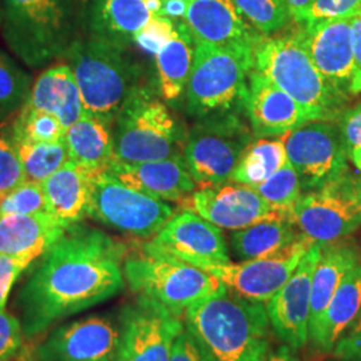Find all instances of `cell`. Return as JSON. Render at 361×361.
I'll list each match as a JSON object with an SVG mask.
<instances>
[{
    "label": "cell",
    "instance_id": "cell-1",
    "mask_svg": "<svg viewBox=\"0 0 361 361\" xmlns=\"http://www.w3.org/2000/svg\"><path fill=\"white\" fill-rule=\"evenodd\" d=\"M126 252L106 233L79 222L70 225L19 292L23 332L39 335L121 292Z\"/></svg>",
    "mask_w": 361,
    "mask_h": 361
},
{
    "label": "cell",
    "instance_id": "cell-2",
    "mask_svg": "<svg viewBox=\"0 0 361 361\" xmlns=\"http://www.w3.org/2000/svg\"><path fill=\"white\" fill-rule=\"evenodd\" d=\"M269 316L262 302L225 288L185 312V326L212 361H268Z\"/></svg>",
    "mask_w": 361,
    "mask_h": 361
},
{
    "label": "cell",
    "instance_id": "cell-3",
    "mask_svg": "<svg viewBox=\"0 0 361 361\" xmlns=\"http://www.w3.org/2000/svg\"><path fill=\"white\" fill-rule=\"evenodd\" d=\"M86 20V0H3L4 40L32 68L63 58Z\"/></svg>",
    "mask_w": 361,
    "mask_h": 361
},
{
    "label": "cell",
    "instance_id": "cell-4",
    "mask_svg": "<svg viewBox=\"0 0 361 361\" xmlns=\"http://www.w3.org/2000/svg\"><path fill=\"white\" fill-rule=\"evenodd\" d=\"M63 58L77 79L85 113L111 126L141 86L140 66L126 47L94 38L79 39Z\"/></svg>",
    "mask_w": 361,
    "mask_h": 361
},
{
    "label": "cell",
    "instance_id": "cell-5",
    "mask_svg": "<svg viewBox=\"0 0 361 361\" xmlns=\"http://www.w3.org/2000/svg\"><path fill=\"white\" fill-rule=\"evenodd\" d=\"M255 70L288 92L312 121L334 119L345 98V92L313 63L301 31L259 39L255 49Z\"/></svg>",
    "mask_w": 361,
    "mask_h": 361
},
{
    "label": "cell",
    "instance_id": "cell-6",
    "mask_svg": "<svg viewBox=\"0 0 361 361\" xmlns=\"http://www.w3.org/2000/svg\"><path fill=\"white\" fill-rule=\"evenodd\" d=\"M123 276L138 296L152 298L180 316L226 288L217 277L152 243L125 258Z\"/></svg>",
    "mask_w": 361,
    "mask_h": 361
},
{
    "label": "cell",
    "instance_id": "cell-7",
    "mask_svg": "<svg viewBox=\"0 0 361 361\" xmlns=\"http://www.w3.org/2000/svg\"><path fill=\"white\" fill-rule=\"evenodd\" d=\"M113 131L116 161L141 164L182 157L188 135L153 90L140 86L123 104Z\"/></svg>",
    "mask_w": 361,
    "mask_h": 361
},
{
    "label": "cell",
    "instance_id": "cell-8",
    "mask_svg": "<svg viewBox=\"0 0 361 361\" xmlns=\"http://www.w3.org/2000/svg\"><path fill=\"white\" fill-rule=\"evenodd\" d=\"M255 56L225 47L195 42L188 82V110L198 118L237 113L245 107L247 75Z\"/></svg>",
    "mask_w": 361,
    "mask_h": 361
},
{
    "label": "cell",
    "instance_id": "cell-9",
    "mask_svg": "<svg viewBox=\"0 0 361 361\" xmlns=\"http://www.w3.org/2000/svg\"><path fill=\"white\" fill-rule=\"evenodd\" d=\"M188 134L183 159L201 189L231 180L246 147L252 142L250 130L235 113L201 118Z\"/></svg>",
    "mask_w": 361,
    "mask_h": 361
},
{
    "label": "cell",
    "instance_id": "cell-10",
    "mask_svg": "<svg viewBox=\"0 0 361 361\" xmlns=\"http://www.w3.org/2000/svg\"><path fill=\"white\" fill-rule=\"evenodd\" d=\"M87 216L116 231L149 238L166 225L174 216V209L104 171L91 180Z\"/></svg>",
    "mask_w": 361,
    "mask_h": 361
},
{
    "label": "cell",
    "instance_id": "cell-11",
    "mask_svg": "<svg viewBox=\"0 0 361 361\" xmlns=\"http://www.w3.org/2000/svg\"><path fill=\"white\" fill-rule=\"evenodd\" d=\"M297 228L313 243L340 241L361 225V200L348 173L301 194L293 212Z\"/></svg>",
    "mask_w": 361,
    "mask_h": 361
},
{
    "label": "cell",
    "instance_id": "cell-12",
    "mask_svg": "<svg viewBox=\"0 0 361 361\" xmlns=\"http://www.w3.org/2000/svg\"><path fill=\"white\" fill-rule=\"evenodd\" d=\"M279 138L307 192L348 173L349 157L340 129L329 121H308Z\"/></svg>",
    "mask_w": 361,
    "mask_h": 361
},
{
    "label": "cell",
    "instance_id": "cell-13",
    "mask_svg": "<svg viewBox=\"0 0 361 361\" xmlns=\"http://www.w3.org/2000/svg\"><path fill=\"white\" fill-rule=\"evenodd\" d=\"M180 317L147 297L125 305L118 316V361H170L173 344L185 329Z\"/></svg>",
    "mask_w": 361,
    "mask_h": 361
},
{
    "label": "cell",
    "instance_id": "cell-14",
    "mask_svg": "<svg viewBox=\"0 0 361 361\" xmlns=\"http://www.w3.org/2000/svg\"><path fill=\"white\" fill-rule=\"evenodd\" d=\"M314 243L302 233L295 243L267 257L246 259L241 264L213 267L207 273L217 277L235 295L256 302H269Z\"/></svg>",
    "mask_w": 361,
    "mask_h": 361
},
{
    "label": "cell",
    "instance_id": "cell-15",
    "mask_svg": "<svg viewBox=\"0 0 361 361\" xmlns=\"http://www.w3.org/2000/svg\"><path fill=\"white\" fill-rule=\"evenodd\" d=\"M118 319L90 316L56 328L37 350L38 361H118Z\"/></svg>",
    "mask_w": 361,
    "mask_h": 361
},
{
    "label": "cell",
    "instance_id": "cell-16",
    "mask_svg": "<svg viewBox=\"0 0 361 361\" xmlns=\"http://www.w3.org/2000/svg\"><path fill=\"white\" fill-rule=\"evenodd\" d=\"M322 246L317 243L312 245L267 308L274 334L292 350L305 347L310 340L312 279Z\"/></svg>",
    "mask_w": 361,
    "mask_h": 361
},
{
    "label": "cell",
    "instance_id": "cell-17",
    "mask_svg": "<svg viewBox=\"0 0 361 361\" xmlns=\"http://www.w3.org/2000/svg\"><path fill=\"white\" fill-rule=\"evenodd\" d=\"M152 244L202 271L231 264L221 228L189 210L169 219Z\"/></svg>",
    "mask_w": 361,
    "mask_h": 361
},
{
    "label": "cell",
    "instance_id": "cell-18",
    "mask_svg": "<svg viewBox=\"0 0 361 361\" xmlns=\"http://www.w3.org/2000/svg\"><path fill=\"white\" fill-rule=\"evenodd\" d=\"M180 202L186 210L229 231L245 229L262 219L286 217L274 212L255 188L235 182L200 189Z\"/></svg>",
    "mask_w": 361,
    "mask_h": 361
},
{
    "label": "cell",
    "instance_id": "cell-19",
    "mask_svg": "<svg viewBox=\"0 0 361 361\" xmlns=\"http://www.w3.org/2000/svg\"><path fill=\"white\" fill-rule=\"evenodd\" d=\"M185 25L195 42L255 56L257 32L245 22L233 0H189Z\"/></svg>",
    "mask_w": 361,
    "mask_h": 361
},
{
    "label": "cell",
    "instance_id": "cell-20",
    "mask_svg": "<svg viewBox=\"0 0 361 361\" xmlns=\"http://www.w3.org/2000/svg\"><path fill=\"white\" fill-rule=\"evenodd\" d=\"M352 19L323 20L300 30L313 63L343 92L350 89L355 73Z\"/></svg>",
    "mask_w": 361,
    "mask_h": 361
},
{
    "label": "cell",
    "instance_id": "cell-21",
    "mask_svg": "<svg viewBox=\"0 0 361 361\" xmlns=\"http://www.w3.org/2000/svg\"><path fill=\"white\" fill-rule=\"evenodd\" d=\"M246 111L259 138L281 137L312 121L288 92L256 70L249 74Z\"/></svg>",
    "mask_w": 361,
    "mask_h": 361
},
{
    "label": "cell",
    "instance_id": "cell-22",
    "mask_svg": "<svg viewBox=\"0 0 361 361\" xmlns=\"http://www.w3.org/2000/svg\"><path fill=\"white\" fill-rule=\"evenodd\" d=\"M107 171L130 188L162 201L180 202L197 186L183 157L141 164L116 161Z\"/></svg>",
    "mask_w": 361,
    "mask_h": 361
},
{
    "label": "cell",
    "instance_id": "cell-23",
    "mask_svg": "<svg viewBox=\"0 0 361 361\" xmlns=\"http://www.w3.org/2000/svg\"><path fill=\"white\" fill-rule=\"evenodd\" d=\"M70 226L49 212L0 219V255L25 258L31 264L43 256Z\"/></svg>",
    "mask_w": 361,
    "mask_h": 361
},
{
    "label": "cell",
    "instance_id": "cell-24",
    "mask_svg": "<svg viewBox=\"0 0 361 361\" xmlns=\"http://www.w3.org/2000/svg\"><path fill=\"white\" fill-rule=\"evenodd\" d=\"M154 16L147 0H91L86 26L90 38L126 47Z\"/></svg>",
    "mask_w": 361,
    "mask_h": 361
},
{
    "label": "cell",
    "instance_id": "cell-25",
    "mask_svg": "<svg viewBox=\"0 0 361 361\" xmlns=\"http://www.w3.org/2000/svg\"><path fill=\"white\" fill-rule=\"evenodd\" d=\"M23 107L56 116L66 130L86 114L77 79L68 63L44 70L35 80Z\"/></svg>",
    "mask_w": 361,
    "mask_h": 361
},
{
    "label": "cell",
    "instance_id": "cell-26",
    "mask_svg": "<svg viewBox=\"0 0 361 361\" xmlns=\"http://www.w3.org/2000/svg\"><path fill=\"white\" fill-rule=\"evenodd\" d=\"M361 313V261L345 274L317 326L310 334L314 348L334 352L336 344Z\"/></svg>",
    "mask_w": 361,
    "mask_h": 361
},
{
    "label": "cell",
    "instance_id": "cell-27",
    "mask_svg": "<svg viewBox=\"0 0 361 361\" xmlns=\"http://www.w3.org/2000/svg\"><path fill=\"white\" fill-rule=\"evenodd\" d=\"M92 174L70 159L42 182L46 212L67 224H78L87 216Z\"/></svg>",
    "mask_w": 361,
    "mask_h": 361
},
{
    "label": "cell",
    "instance_id": "cell-28",
    "mask_svg": "<svg viewBox=\"0 0 361 361\" xmlns=\"http://www.w3.org/2000/svg\"><path fill=\"white\" fill-rule=\"evenodd\" d=\"M360 261L359 247L350 243L340 240L322 246L320 258L312 279L310 334L317 326L324 310L345 274Z\"/></svg>",
    "mask_w": 361,
    "mask_h": 361
},
{
    "label": "cell",
    "instance_id": "cell-29",
    "mask_svg": "<svg viewBox=\"0 0 361 361\" xmlns=\"http://www.w3.org/2000/svg\"><path fill=\"white\" fill-rule=\"evenodd\" d=\"M65 141L68 159L92 176L107 171L116 162L110 126L87 114L66 130Z\"/></svg>",
    "mask_w": 361,
    "mask_h": 361
},
{
    "label": "cell",
    "instance_id": "cell-30",
    "mask_svg": "<svg viewBox=\"0 0 361 361\" xmlns=\"http://www.w3.org/2000/svg\"><path fill=\"white\" fill-rule=\"evenodd\" d=\"M195 40L185 23L176 25V34L155 54L159 92L166 101L178 99L188 87L194 62Z\"/></svg>",
    "mask_w": 361,
    "mask_h": 361
},
{
    "label": "cell",
    "instance_id": "cell-31",
    "mask_svg": "<svg viewBox=\"0 0 361 361\" xmlns=\"http://www.w3.org/2000/svg\"><path fill=\"white\" fill-rule=\"evenodd\" d=\"M300 234L293 219L271 217L233 233L232 246L244 261L267 257L295 243Z\"/></svg>",
    "mask_w": 361,
    "mask_h": 361
},
{
    "label": "cell",
    "instance_id": "cell-32",
    "mask_svg": "<svg viewBox=\"0 0 361 361\" xmlns=\"http://www.w3.org/2000/svg\"><path fill=\"white\" fill-rule=\"evenodd\" d=\"M288 162L284 143L280 138H258L250 142L241 157L231 180L249 186L268 180Z\"/></svg>",
    "mask_w": 361,
    "mask_h": 361
},
{
    "label": "cell",
    "instance_id": "cell-33",
    "mask_svg": "<svg viewBox=\"0 0 361 361\" xmlns=\"http://www.w3.org/2000/svg\"><path fill=\"white\" fill-rule=\"evenodd\" d=\"M252 188L261 194L274 212L293 219L295 207L302 194V185L296 169L289 162L271 174L268 180Z\"/></svg>",
    "mask_w": 361,
    "mask_h": 361
},
{
    "label": "cell",
    "instance_id": "cell-34",
    "mask_svg": "<svg viewBox=\"0 0 361 361\" xmlns=\"http://www.w3.org/2000/svg\"><path fill=\"white\" fill-rule=\"evenodd\" d=\"M27 180L43 182L68 161L66 141L52 143H15Z\"/></svg>",
    "mask_w": 361,
    "mask_h": 361
},
{
    "label": "cell",
    "instance_id": "cell-35",
    "mask_svg": "<svg viewBox=\"0 0 361 361\" xmlns=\"http://www.w3.org/2000/svg\"><path fill=\"white\" fill-rule=\"evenodd\" d=\"M66 129L52 114L22 107L13 123L15 143H52L65 140Z\"/></svg>",
    "mask_w": 361,
    "mask_h": 361
},
{
    "label": "cell",
    "instance_id": "cell-36",
    "mask_svg": "<svg viewBox=\"0 0 361 361\" xmlns=\"http://www.w3.org/2000/svg\"><path fill=\"white\" fill-rule=\"evenodd\" d=\"M31 89L30 75L0 51V121L22 110Z\"/></svg>",
    "mask_w": 361,
    "mask_h": 361
},
{
    "label": "cell",
    "instance_id": "cell-37",
    "mask_svg": "<svg viewBox=\"0 0 361 361\" xmlns=\"http://www.w3.org/2000/svg\"><path fill=\"white\" fill-rule=\"evenodd\" d=\"M238 11L262 35H271L288 25L290 15L283 0H233Z\"/></svg>",
    "mask_w": 361,
    "mask_h": 361
},
{
    "label": "cell",
    "instance_id": "cell-38",
    "mask_svg": "<svg viewBox=\"0 0 361 361\" xmlns=\"http://www.w3.org/2000/svg\"><path fill=\"white\" fill-rule=\"evenodd\" d=\"M46 212L42 182L27 180L11 192L0 197V219L15 214H35Z\"/></svg>",
    "mask_w": 361,
    "mask_h": 361
},
{
    "label": "cell",
    "instance_id": "cell-39",
    "mask_svg": "<svg viewBox=\"0 0 361 361\" xmlns=\"http://www.w3.org/2000/svg\"><path fill=\"white\" fill-rule=\"evenodd\" d=\"M26 180V170L16 145L0 135V197Z\"/></svg>",
    "mask_w": 361,
    "mask_h": 361
},
{
    "label": "cell",
    "instance_id": "cell-40",
    "mask_svg": "<svg viewBox=\"0 0 361 361\" xmlns=\"http://www.w3.org/2000/svg\"><path fill=\"white\" fill-rule=\"evenodd\" d=\"M361 11V0H313L302 27L323 20L352 19Z\"/></svg>",
    "mask_w": 361,
    "mask_h": 361
},
{
    "label": "cell",
    "instance_id": "cell-41",
    "mask_svg": "<svg viewBox=\"0 0 361 361\" xmlns=\"http://www.w3.org/2000/svg\"><path fill=\"white\" fill-rule=\"evenodd\" d=\"M176 34V25L171 19L155 15L152 22L135 37L134 42L143 51L157 54Z\"/></svg>",
    "mask_w": 361,
    "mask_h": 361
},
{
    "label": "cell",
    "instance_id": "cell-42",
    "mask_svg": "<svg viewBox=\"0 0 361 361\" xmlns=\"http://www.w3.org/2000/svg\"><path fill=\"white\" fill-rule=\"evenodd\" d=\"M22 325L11 313L0 310V359L15 356L22 349Z\"/></svg>",
    "mask_w": 361,
    "mask_h": 361
},
{
    "label": "cell",
    "instance_id": "cell-43",
    "mask_svg": "<svg viewBox=\"0 0 361 361\" xmlns=\"http://www.w3.org/2000/svg\"><path fill=\"white\" fill-rule=\"evenodd\" d=\"M25 258L0 255V310H4L6 302L16 279L30 267Z\"/></svg>",
    "mask_w": 361,
    "mask_h": 361
},
{
    "label": "cell",
    "instance_id": "cell-44",
    "mask_svg": "<svg viewBox=\"0 0 361 361\" xmlns=\"http://www.w3.org/2000/svg\"><path fill=\"white\" fill-rule=\"evenodd\" d=\"M340 134L347 153L361 147V104L350 107L340 118Z\"/></svg>",
    "mask_w": 361,
    "mask_h": 361
},
{
    "label": "cell",
    "instance_id": "cell-45",
    "mask_svg": "<svg viewBox=\"0 0 361 361\" xmlns=\"http://www.w3.org/2000/svg\"><path fill=\"white\" fill-rule=\"evenodd\" d=\"M334 355L341 361H361V313L336 344Z\"/></svg>",
    "mask_w": 361,
    "mask_h": 361
},
{
    "label": "cell",
    "instance_id": "cell-46",
    "mask_svg": "<svg viewBox=\"0 0 361 361\" xmlns=\"http://www.w3.org/2000/svg\"><path fill=\"white\" fill-rule=\"evenodd\" d=\"M170 361H212V359L185 328L173 344Z\"/></svg>",
    "mask_w": 361,
    "mask_h": 361
},
{
    "label": "cell",
    "instance_id": "cell-47",
    "mask_svg": "<svg viewBox=\"0 0 361 361\" xmlns=\"http://www.w3.org/2000/svg\"><path fill=\"white\" fill-rule=\"evenodd\" d=\"M352 49L355 59V73L349 92H361V11L352 19Z\"/></svg>",
    "mask_w": 361,
    "mask_h": 361
},
{
    "label": "cell",
    "instance_id": "cell-48",
    "mask_svg": "<svg viewBox=\"0 0 361 361\" xmlns=\"http://www.w3.org/2000/svg\"><path fill=\"white\" fill-rule=\"evenodd\" d=\"M188 6H189V0H162L159 16H165L169 19L185 18Z\"/></svg>",
    "mask_w": 361,
    "mask_h": 361
},
{
    "label": "cell",
    "instance_id": "cell-49",
    "mask_svg": "<svg viewBox=\"0 0 361 361\" xmlns=\"http://www.w3.org/2000/svg\"><path fill=\"white\" fill-rule=\"evenodd\" d=\"M289 11V15L292 19H295L297 23L302 25L305 15L308 13L313 0H283Z\"/></svg>",
    "mask_w": 361,
    "mask_h": 361
},
{
    "label": "cell",
    "instance_id": "cell-50",
    "mask_svg": "<svg viewBox=\"0 0 361 361\" xmlns=\"http://www.w3.org/2000/svg\"><path fill=\"white\" fill-rule=\"evenodd\" d=\"M268 361H300L296 356L293 355L292 349L288 348L286 345L277 349L276 352H273L269 355Z\"/></svg>",
    "mask_w": 361,
    "mask_h": 361
},
{
    "label": "cell",
    "instance_id": "cell-51",
    "mask_svg": "<svg viewBox=\"0 0 361 361\" xmlns=\"http://www.w3.org/2000/svg\"><path fill=\"white\" fill-rule=\"evenodd\" d=\"M0 361H32V357H30V352L20 349L15 356L7 357V359H0Z\"/></svg>",
    "mask_w": 361,
    "mask_h": 361
},
{
    "label": "cell",
    "instance_id": "cell-52",
    "mask_svg": "<svg viewBox=\"0 0 361 361\" xmlns=\"http://www.w3.org/2000/svg\"><path fill=\"white\" fill-rule=\"evenodd\" d=\"M348 157L349 159L353 162V165L361 171V147L355 149L353 152H350Z\"/></svg>",
    "mask_w": 361,
    "mask_h": 361
},
{
    "label": "cell",
    "instance_id": "cell-53",
    "mask_svg": "<svg viewBox=\"0 0 361 361\" xmlns=\"http://www.w3.org/2000/svg\"><path fill=\"white\" fill-rule=\"evenodd\" d=\"M355 183H356V190H357L361 200V176H359V177L355 176Z\"/></svg>",
    "mask_w": 361,
    "mask_h": 361
},
{
    "label": "cell",
    "instance_id": "cell-54",
    "mask_svg": "<svg viewBox=\"0 0 361 361\" xmlns=\"http://www.w3.org/2000/svg\"><path fill=\"white\" fill-rule=\"evenodd\" d=\"M0 25H1V16H0Z\"/></svg>",
    "mask_w": 361,
    "mask_h": 361
}]
</instances>
